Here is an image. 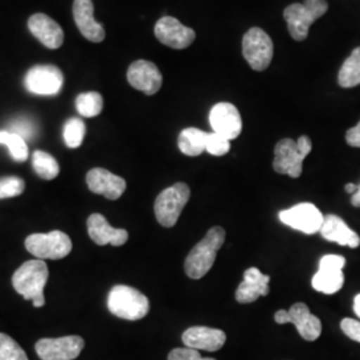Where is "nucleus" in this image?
<instances>
[{
	"mask_svg": "<svg viewBox=\"0 0 360 360\" xmlns=\"http://www.w3.org/2000/svg\"><path fill=\"white\" fill-rule=\"evenodd\" d=\"M190 187L186 183H176L158 195L155 200V217L163 227H174L183 208L190 199Z\"/></svg>",
	"mask_w": 360,
	"mask_h": 360,
	"instance_id": "obj_6",
	"label": "nucleus"
},
{
	"mask_svg": "<svg viewBox=\"0 0 360 360\" xmlns=\"http://www.w3.org/2000/svg\"><path fill=\"white\" fill-rule=\"evenodd\" d=\"M351 203H352V206L360 207V186H358L356 191L352 193V198H351Z\"/></svg>",
	"mask_w": 360,
	"mask_h": 360,
	"instance_id": "obj_38",
	"label": "nucleus"
},
{
	"mask_svg": "<svg viewBox=\"0 0 360 360\" xmlns=\"http://www.w3.org/2000/svg\"><path fill=\"white\" fill-rule=\"evenodd\" d=\"M321 233L328 242H334L338 245H348L351 248H356L360 245L359 235L352 231L343 219L336 215L324 217Z\"/></svg>",
	"mask_w": 360,
	"mask_h": 360,
	"instance_id": "obj_22",
	"label": "nucleus"
},
{
	"mask_svg": "<svg viewBox=\"0 0 360 360\" xmlns=\"http://www.w3.org/2000/svg\"><path fill=\"white\" fill-rule=\"evenodd\" d=\"M231 148L230 141L217 132H208L207 134L206 151L208 154L215 156H223L227 154Z\"/></svg>",
	"mask_w": 360,
	"mask_h": 360,
	"instance_id": "obj_31",
	"label": "nucleus"
},
{
	"mask_svg": "<svg viewBox=\"0 0 360 360\" xmlns=\"http://www.w3.org/2000/svg\"><path fill=\"white\" fill-rule=\"evenodd\" d=\"M107 307L112 315L124 321H139L150 311V302L141 291L129 285H115L107 297Z\"/></svg>",
	"mask_w": 360,
	"mask_h": 360,
	"instance_id": "obj_3",
	"label": "nucleus"
},
{
	"mask_svg": "<svg viewBox=\"0 0 360 360\" xmlns=\"http://www.w3.org/2000/svg\"><path fill=\"white\" fill-rule=\"evenodd\" d=\"M275 322L278 324L292 323L299 335L309 342L316 340L322 334L321 319L312 315L304 303H295L288 311L279 309L275 314Z\"/></svg>",
	"mask_w": 360,
	"mask_h": 360,
	"instance_id": "obj_9",
	"label": "nucleus"
},
{
	"mask_svg": "<svg viewBox=\"0 0 360 360\" xmlns=\"http://www.w3.org/2000/svg\"><path fill=\"white\" fill-rule=\"evenodd\" d=\"M356 188H358V186H355V184H352V183H349V184L346 186V191H347L348 193H355Z\"/></svg>",
	"mask_w": 360,
	"mask_h": 360,
	"instance_id": "obj_40",
	"label": "nucleus"
},
{
	"mask_svg": "<svg viewBox=\"0 0 360 360\" xmlns=\"http://www.w3.org/2000/svg\"><path fill=\"white\" fill-rule=\"evenodd\" d=\"M346 264V259L340 255H326L319 262V269L327 270H343Z\"/></svg>",
	"mask_w": 360,
	"mask_h": 360,
	"instance_id": "obj_36",
	"label": "nucleus"
},
{
	"mask_svg": "<svg viewBox=\"0 0 360 360\" xmlns=\"http://www.w3.org/2000/svg\"><path fill=\"white\" fill-rule=\"evenodd\" d=\"M226 240V231L221 227H212L206 236L193 247L184 262V271L191 279H202L212 269L217 254Z\"/></svg>",
	"mask_w": 360,
	"mask_h": 360,
	"instance_id": "obj_1",
	"label": "nucleus"
},
{
	"mask_svg": "<svg viewBox=\"0 0 360 360\" xmlns=\"http://www.w3.org/2000/svg\"><path fill=\"white\" fill-rule=\"evenodd\" d=\"M346 141L351 147L360 148V122L352 129H349L346 134Z\"/></svg>",
	"mask_w": 360,
	"mask_h": 360,
	"instance_id": "obj_37",
	"label": "nucleus"
},
{
	"mask_svg": "<svg viewBox=\"0 0 360 360\" xmlns=\"http://www.w3.org/2000/svg\"><path fill=\"white\" fill-rule=\"evenodd\" d=\"M279 219L285 226L307 235L321 231L324 221L322 212L312 203H299L288 210L281 211Z\"/></svg>",
	"mask_w": 360,
	"mask_h": 360,
	"instance_id": "obj_11",
	"label": "nucleus"
},
{
	"mask_svg": "<svg viewBox=\"0 0 360 360\" xmlns=\"http://www.w3.org/2000/svg\"><path fill=\"white\" fill-rule=\"evenodd\" d=\"M207 134L206 131L193 127L183 129L178 139L180 151L187 156L203 154L206 151Z\"/></svg>",
	"mask_w": 360,
	"mask_h": 360,
	"instance_id": "obj_23",
	"label": "nucleus"
},
{
	"mask_svg": "<svg viewBox=\"0 0 360 360\" xmlns=\"http://www.w3.org/2000/svg\"><path fill=\"white\" fill-rule=\"evenodd\" d=\"M91 239L98 245H123L129 240V232L123 229H114L101 214H92L87 220Z\"/></svg>",
	"mask_w": 360,
	"mask_h": 360,
	"instance_id": "obj_20",
	"label": "nucleus"
},
{
	"mask_svg": "<svg viewBox=\"0 0 360 360\" xmlns=\"http://www.w3.org/2000/svg\"><path fill=\"white\" fill-rule=\"evenodd\" d=\"M77 112L84 117L98 116L103 110V98L99 92H84L77 98Z\"/></svg>",
	"mask_w": 360,
	"mask_h": 360,
	"instance_id": "obj_27",
	"label": "nucleus"
},
{
	"mask_svg": "<svg viewBox=\"0 0 360 360\" xmlns=\"http://www.w3.org/2000/svg\"><path fill=\"white\" fill-rule=\"evenodd\" d=\"M49 279L47 264L40 260H28L23 266L15 271L13 276V285L18 294L26 300H32L35 307L44 306L43 290Z\"/></svg>",
	"mask_w": 360,
	"mask_h": 360,
	"instance_id": "obj_2",
	"label": "nucleus"
},
{
	"mask_svg": "<svg viewBox=\"0 0 360 360\" xmlns=\"http://www.w3.org/2000/svg\"><path fill=\"white\" fill-rule=\"evenodd\" d=\"M210 124L212 132L227 138L236 139L242 132V116L239 110L231 103L215 104L210 112Z\"/></svg>",
	"mask_w": 360,
	"mask_h": 360,
	"instance_id": "obj_14",
	"label": "nucleus"
},
{
	"mask_svg": "<svg viewBox=\"0 0 360 360\" xmlns=\"http://www.w3.org/2000/svg\"><path fill=\"white\" fill-rule=\"evenodd\" d=\"M312 150V143L307 136H300L297 141L283 139L275 146L274 169L281 175L299 178L303 171V160Z\"/></svg>",
	"mask_w": 360,
	"mask_h": 360,
	"instance_id": "obj_4",
	"label": "nucleus"
},
{
	"mask_svg": "<svg viewBox=\"0 0 360 360\" xmlns=\"http://www.w3.org/2000/svg\"><path fill=\"white\" fill-rule=\"evenodd\" d=\"M243 56L255 71H264L274 56V43L269 34L262 28L254 27L243 37Z\"/></svg>",
	"mask_w": 360,
	"mask_h": 360,
	"instance_id": "obj_8",
	"label": "nucleus"
},
{
	"mask_svg": "<svg viewBox=\"0 0 360 360\" xmlns=\"http://www.w3.org/2000/svg\"><path fill=\"white\" fill-rule=\"evenodd\" d=\"M339 86L352 89L360 84V47L355 49L342 65L338 77Z\"/></svg>",
	"mask_w": 360,
	"mask_h": 360,
	"instance_id": "obj_25",
	"label": "nucleus"
},
{
	"mask_svg": "<svg viewBox=\"0 0 360 360\" xmlns=\"http://www.w3.org/2000/svg\"><path fill=\"white\" fill-rule=\"evenodd\" d=\"M0 360H28L25 349L11 336L0 333Z\"/></svg>",
	"mask_w": 360,
	"mask_h": 360,
	"instance_id": "obj_30",
	"label": "nucleus"
},
{
	"mask_svg": "<svg viewBox=\"0 0 360 360\" xmlns=\"http://www.w3.org/2000/svg\"><path fill=\"white\" fill-rule=\"evenodd\" d=\"M270 276L262 274L257 267H251L245 272V279L239 284L235 297L239 303H252L260 296H267L270 292L269 288Z\"/></svg>",
	"mask_w": 360,
	"mask_h": 360,
	"instance_id": "obj_21",
	"label": "nucleus"
},
{
	"mask_svg": "<svg viewBox=\"0 0 360 360\" xmlns=\"http://www.w3.org/2000/svg\"><path fill=\"white\" fill-rule=\"evenodd\" d=\"M25 191V180L18 176H7L0 179V199L15 198Z\"/></svg>",
	"mask_w": 360,
	"mask_h": 360,
	"instance_id": "obj_32",
	"label": "nucleus"
},
{
	"mask_svg": "<svg viewBox=\"0 0 360 360\" xmlns=\"http://www.w3.org/2000/svg\"><path fill=\"white\" fill-rule=\"evenodd\" d=\"M345 284L343 270H327L319 269L312 278V287L322 294H336Z\"/></svg>",
	"mask_w": 360,
	"mask_h": 360,
	"instance_id": "obj_24",
	"label": "nucleus"
},
{
	"mask_svg": "<svg viewBox=\"0 0 360 360\" xmlns=\"http://www.w3.org/2000/svg\"><path fill=\"white\" fill-rule=\"evenodd\" d=\"M84 348L83 338L71 335L63 338L40 339L35 349L41 360H74Z\"/></svg>",
	"mask_w": 360,
	"mask_h": 360,
	"instance_id": "obj_12",
	"label": "nucleus"
},
{
	"mask_svg": "<svg viewBox=\"0 0 360 360\" xmlns=\"http://www.w3.org/2000/svg\"><path fill=\"white\" fill-rule=\"evenodd\" d=\"M354 311L360 318V294L355 296V299H354Z\"/></svg>",
	"mask_w": 360,
	"mask_h": 360,
	"instance_id": "obj_39",
	"label": "nucleus"
},
{
	"mask_svg": "<svg viewBox=\"0 0 360 360\" xmlns=\"http://www.w3.org/2000/svg\"><path fill=\"white\" fill-rule=\"evenodd\" d=\"M168 360H217L212 358H203L198 349L193 348H175L169 352Z\"/></svg>",
	"mask_w": 360,
	"mask_h": 360,
	"instance_id": "obj_34",
	"label": "nucleus"
},
{
	"mask_svg": "<svg viewBox=\"0 0 360 360\" xmlns=\"http://www.w3.org/2000/svg\"><path fill=\"white\" fill-rule=\"evenodd\" d=\"M32 167L40 178L55 179L59 175V165L52 155L44 151H35L32 155Z\"/></svg>",
	"mask_w": 360,
	"mask_h": 360,
	"instance_id": "obj_26",
	"label": "nucleus"
},
{
	"mask_svg": "<svg viewBox=\"0 0 360 360\" xmlns=\"http://www.w3.org/2000/svg\"><path fill=\"white\" fill-rule=\"evenodd\" d=\"M86 135V124L79 117H71L65 122L63 127V139L70 148H77L83 143Z\"/></svg>",
	"mask_w": 360,
	"mask_h": 360,
	"instance_id": "obj_29",
	"label": "nucleus"
},
{
	"mask_svg": "<svg viewBox=\"0 0 360 360\" xmlns=\"http://www.w3.org/2000/svg\"><path fill=\"white\" fill-rule=\"evenodd\" d=\"M127 79L134 89L142 91L146 95H155L163 83L159 68L148 60H136L129 65Z\"/></svg>",
	"mask_w": 360,
	"mask_h": 360,
	"instance_id": "obj_15",
	"label": "nucleus"
},
{
	"mask_svg": "<svg viewBox=\"0 0 360 360\" xmlns=\"http://www.w3.org/2000/svg\"><path fill=\"white\" fill-rule=\"evenodd\" d=\"M10 132H13V134L22 136L26 141V139H32L35 136L37 127H35V124L31 120L22 117V119L13 120V123H11Z\"/></svg>",
	"mask_w": 360,
	"mask_h": 360,
	"instance_id": "obj_33",
	"label": "nucleus"
},
{
	"mask_svg": "<svg viewBox=\"0 0 360 360\" xmlns=\"http://www.w3.org/2000/svg\"><path fill=\"white\" fill-rule=\"evenodd\" d=\"M328 10L326 0H304L303 3H294L284 10V20L288 31L296 41H303L309 37V27Z\"/></svg>",
	"mask_w": 360,
	"mask_h": 360,
	"instance_id": "obj_5",
	"label": "nucleus"
},
{
	"mask_svg": "<svg viewBox=\"0 0 360 360\" xmlns=\"http://www.w3.org/2000/svg\"><path fill=\"white\" fill-rule=\"evenodd\" d=\"M31 34L47 49L56 50L63 44L65 32L53 19L44 13H35L28 20Z\"/></svg>",
	"mask_w": 360,
	"mask_h": 360,
	"instance_id": "obj_17",
	"label": "nucleus"
},
{
	"mask_svg": "<svg viewBox=\"0 0 360 360\" xmlns=\"http://www.w3.org/2000/svg\"><path fill=\"white\" fill-rule=\"evenodd\" d=\"M65 83L62 71L51 65H35L27 72L25 84L27 90L35 95H58Z\"/></svg>",
	"mask_w": 360,
	"mask_h": 360,
	"instance_id": "obj_10",
	"label": "nucleus"
},
{
	"mask_svg": "<svg viewBox=\"0 0 360 360\" xmlns=\"http://www.w3.org/2000/svg\"><path fill=\"white\" fill-rule=\"evenodd\" d=\"M0 144L8 147V151L16 162H26L28 159V147L22 136L10 132V131H0Z\"/></svg>",
	"mask_w": 360,
	"mask_h": 360,
	"instance_id": "obj_28",
	"label": "nucleus"
},
{
	"mask_svg": "<svg viewBox=\"0 0 360 360\" xmlns=\"http://www.w3.org/2000/svg\"><path fill=\"white\" fill-rule=\"evenodd\" d=\"M155 37L165 46L183 50L193 44L196 35L193 28L181 25L176 18L165 16L155 25Z\"/></svg>",
	"mask_w": 360,
	"mask_h": 360,
	"instance_id": "obj_13",
	"label": "nucleus"
},
{
	"mask_svg": "<svg viewBox=\"0 0 360 360\" xmlns=\"http://www.w3.org/2000/svg\"><path fill=\"white\" fill-rule=\"evenodd\" d=\"M86 180L92 193L103 195L110 200L119 199L127 187L126 180L104 168H92Z\"/></svg>",
	"mask_w": 360,
	"mask_h": 360,
	"instance_id": "obj_16",
	"label": "nucleus"
},
{
	"mask_svg": "<svg viewBox=\"0 0 360 360\" xmlns=\"http://www.w3.org/2000/svg\"><path fill=\"white\" fill-rule=\"evenodd\" d=\"M340 328L345 334L347 335L349 339L360 343V322L355 321V319L346 318L340 323Z\"/></svg>",
	"mask_w": 360,
	"mask_h": 360,
	"instance_id": "obj_35",
	"label": "nucleus"
},
{
	"mask_svg": "<svg viewBox=\"0 0 360 360\" xmlns=\"http://www.w3.org/2000/svg\"><path fill=\"white\" fill-rule=\"evenodd\" d=\"M26 248L31 255L39 257L40 260H58L71 252L72 242L70 236L62 231L32 233L26 239Z\"/></svg>",
	"mask_w": 360,
	"mask_h": 360,
	"instance_id": "obj_7",
	"label": "nucleus"
},
{
	"mask_svg": "<svg viewBox=\"0 0 360 360\" xmlns=\"http://www.w3.org/2000/svg\"><path fill=\"white\" fill-rule=\"evenodd\" d=\"M181 340L186 347L214 352L226 345L227 336L218 328L196 326L186 330L181 335Z\"/></svg>",
	"mask_w": 360,
	"mask_h": 360,
	"instance_id": "obj_18",
	"label": "nucleus"
},
{
	"mask_svg": "<svg viewBox=\"0 0 360 360\" xmlns=\"http://www.w3.org/2000/svg\"><path fill=\"white\" fill-rule=\"evenodd\" d=\"M74 19L80 34L92 43H101L105 38L104 27L94 18L92 0H75L74 1Z\"/></svg>",
	"mask_w": 360,
	"mask_h": 360,
	"instance_id": "obj_19",
	"label": "nucleus"
}]
</instances>
